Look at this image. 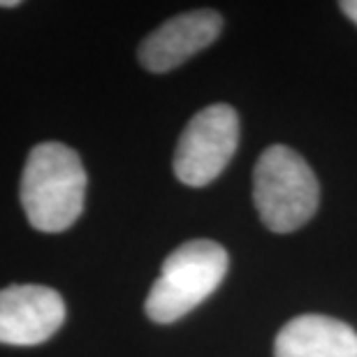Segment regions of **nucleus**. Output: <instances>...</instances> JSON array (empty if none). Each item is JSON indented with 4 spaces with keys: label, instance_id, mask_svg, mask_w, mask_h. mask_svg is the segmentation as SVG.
I'll return each mask as SVG.
<instances>
[{
    "label": "nucleus",
    "instance_id": "f257e3e1",
    "mask_svg": "<svg viewBox=\"0 0 357 357\" xmlns=\"http://www.w3.org/2000/svg\"><path fill=\"white\" fill-rule=\"evenodd\" d=\"M86 169L82 158L61 142L31 149L21 176V204L40 232H63L82 216L86 199Z\"/></svg>",
    "mask_w": 357,
    "mask_h": 357
},
{
    "label": "nucleus",
    "instance_id": "423d86ee",
    "mask_svg": "<svg viewBox=\"0 0 357 357\" xmlns=\"http://www.w3.org/2000/svg\"><path fill=\"white\" fill-rule=\"evenodd\" d=\"M223 31L213 10H192L165 21L139 45V63L149 73H169L206 49Z\"/></svg>",
    "mask_w": 357,
    "mask_h": 357
},
{
    "label": "nucleus",
    "instance_id": "f03ea898",
    "mask_svg": "<svg viewBox=\"0 0 357 357\" xmlns=\"http://www.w3.org/2000/svg\"><path fill=\"white\" fill-rule=\"evenodd\" d=\"M227 265V251L216 241H185L162 262L160 276L144 302L146 316L158 325L183 318L223 283Z\"/></svg>",
    "mask_w": 357,
    "mask_h": 357
},
{
    "label": "nucleus",
    "instance_id": "1a4fd4ad",
    "mask_svg": "<svg viewBox=\"0 0 357 357\" xmlns=\"http://www.w3.org/2000/svg\"><path fill=\"white\" fill-rule=\"evenodd\" d=\"M17 0H0V7H17Z\"/></svg>",
    "mask_w": 357,
    "mask_h": 357
},
{
    "label": "nucleus",
    "instance_id": "6e6552de",
    "mask_svg": "<svg viewBox=\"0 0 357 357\" xmlns=\"http://www.w3.org/2000/svg\"><path fill=\"white\" fill-rule=\"evenodd\" d=\"M339 7L353 24H357V0H344V3H339Z\"/></svg>",
    "mask_w": 357,
    "mask_h": 357
},
{
    "label": "nucleus",
    "instance_id": "0eeeda50",
    "mask_svg": "<svg viewBox=\"0 0 357 357\" xmlns=\"http://www.w3.org/2000/svg\"><path fill=\"white\" fill-rule=\"evenodd\" d=\"M274 357H357V332L337 318L306 313L281 327Z\"/></svg>",
    "mask_w": 357,
    "mask_h": 357
},
{
    "label": "nucleus",
    "instance_id": "39448f33",
    "mask_svg": "<svg viewBox=\"0 0 357 357\" xmlns=\"http://www.w3.org/2000/svg\"><path fill=\"white\" fill-rule=\"evenodd\" d=\"M66 323V302L47 285H10L0 290V344L38 346Z\"/></svg>",
    "mask_w": 357,
    "mask_h": 357
},
{
    "label": "nucleus",
    "instance_id": "7ed1b4c3",
    "mask_svg": "<svg viewBox=\"0 0 357 357\" xmlns=\"http://www.w3.org/2000/svg\"><path fill=\"white\" fill-rule=\"evenodd\" d=\"M253 202L260 220L271 232H295L309 223L318 209V178L302 155L274 144L255 162Z\"/></svg>",
    "mask_w": 357,
    "mask_h": 357
},
{
    "label": "nucleus",
    "instance_id": "20e7f679",
    "mask_svg": "<svg viewBox=\"0 0 357 357\" xmlns=\"http://www.w3.org/2000/svg\"><path fill=\"white\" fill-rule=\"evenodd\" d=\"M239 144V116L230 105H209L183 128L174 151V174L199 188L230 165Z\"/></svg>",
    "mask_w": 357,
    "mask_h": 357
}]
</instances>
